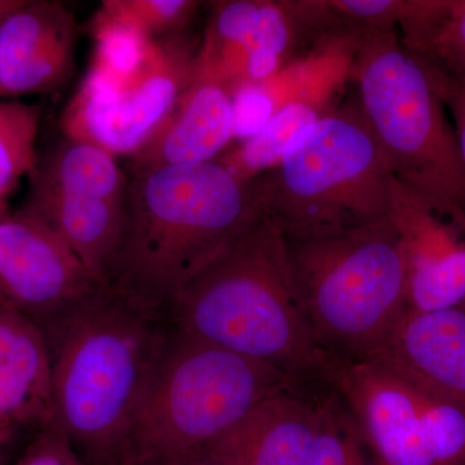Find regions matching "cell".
<instances>
[{"label": "cell", "instance_id": "cell-28", "mask_svg": "<svg viewBox=\"0 0 465 465\" xmlns=\"http://www.w3.org/2000/svg\"><path fill=\"white\" fill-rule=\"evenodd\" d=\"M442 100L454 118L455 134H457L459 150L465 164V90L449 92Z\"/></svg>", "mask_w": 465, "mask_h": 465}, {"label": "cell", "instance_id": "cell-18", "mask_svg": "<svg viewBox=\"0 0 465 465\" xmlns=\"http://www.w3.org/2000/svg\"><path fill=\"white\" fill-rule=\"evenodd\" d=\"M396 30L440 97L465 90V0L399 2Z\"/></svg>", "mask_w": 465, "mask_h": 465}, {"label": "cell", "instance_id": "cell-20", "mask_svg": "<svg viewBox=\"0 0 465 465\" xmlns=\"http://www.w3.org/2000/svg\"><path fill=\"white\" fill-rule=\"evenodd\" d=\"M332 110L316 101L291 100L258 134L223 153L216 162L238 182L249 183L277 166L293 137Z\"/></svg>", "mask_w": 465, "mask_h": 465}, {"label": "cell", "instance_id": "cell-3", "mask_svg": "<svg viewBox=\"0 0 465 465\" xmlns=\"http://www.w3.org/2000/svg\"><path fill=\"white\" fill-rule=\"evenodd\" d=\"M174 329L323 388L321 351L291 273L286 240L265 208L183 291Z\"/></svg>", "mask_w": 465, "mask_h": 465}, {"label": "cell", "instance_id": "cell-23", "mask_svg": "<svg viewBox=\"0 0 465 465\" xmlns=\"http://www.w3.org/2000/svg\"><path fill=\"white\" fill-rule=\"evenodd\" d=\"M307 465H374L353 416L327 387Z\"/></svg>", "mask_w": 465, "mask_h": 465}, {"label": "cell", "instance_id": "cell-25", "mask_svg": "<svg viewBox=\"0 0 465 465\" xmlns=\"http://www.w3.org/2000/svg\"><path fill=\"white\" fill-rule=\"evenodd\" d=\"M234 140L247 142L258 134L278 112L273 94L264 82H243L232 88Z\"/></svg>", "mask_w": 465, "mask_h": 465}, {"label": "cell", "instance_id": "cell-15", "mask_svg": "<svg viewBox=\"0 0 465 465\" xmlns=\"http://www.w3.org/2000/svg\"><path fill=\"white\" fill-rule=\"evenodd\" d=\"M54 421L47 336L30 318L0 307V432H38Z\"/></svg>", "mask_w": 465, "mask_h": 465}, {"label": "cell", "instance_id": "cell-8", "mask_svg": "<svg viewBox=\"0 0 465 465\" xmlns=\"http://www.w3.org/2000/svg\"><path fill=\"white\" fill-rule=\"evenodd\" d=\"M323 384L353 416L374 465H465V407L381 358L321 353Z\"/></svg>", "mask_w": 465, "mask_h": 465}, {"label": "cell", "instance_id": "cell-12", "mask_svg": "<svg viewBox=\"0 0 465 465\" xmlns=\"http://www.w3.org/2000/svg\"><path fill=\"white\" fill-rule=\"evenodd\" d=\"M234 140L231 85L198 61L191 84L142 148L134 173L216 161Z\"/></svg>", "mask_w": 465, "mask_h": 465}, {"label": "cell", "instance_id": "cell-29", "mask_svg": "<svg viewBox=\"0 0 465 465\" xmlns=\"http://www.w3.org/2000/svg\"><path fill=\"white\" fill-rule=\"evenodd\" d=\"M26 5V0H0V26L5 24L8 17H11L15 12L23 8Z\"/></svg>", "mask_w": 465, "mask_h": 465}, {"label": "cell", "instance_id": "cell-2", "mask_svg": "<svg viewBox=\"0 0 465 465\" xmlns=\"http://www.w3.org/2000/svg\"><path fill=\"white\" fill-rule=\"evenodd\" d=\"M262 208L253 183L238 182L216 161L134 173L106 286L170 320L193 278Z\"/></svg>", "mask_w": 465, "mask_h": 465}, {"label": "cell", "instance_id": "cell-24", "mask_svg": "<svg viewBox=\"0 0 465 465\" xmlns=\"http://www.w3.org/2000/svg\"><path fill=\"white\" fill-rule=\"evenodd\" d=\"M200 5L193 0H105L100 9L149 38L158 39L182 34Z\"/></svg>", "mask_w": 465, "mask_h": 465}, {"label": "cell", "instance_id": "cell-16", "mask_svg": "<svg viewBox=\"0 0 465 465\" xmlns=\"http://www.w3.org/2000/svg\"><path fill=\"white\" fill-rule=\"evenodd\" d=\"M374 358L465 407V304L430 312L407 309Z\"/></svg>", "mask_w": 465, "mask_h": 465}, {"label": "cell", "instance_id": "cell-17", "mask_svg": "<svg viewBox=\"0 0 465 465\" xmlns=\"http://www.w3.org/2000/svg\"><path fill=\"white\" fill-rule=\"evenodd\" d=\"M26 210L54 229L97 282L108 284L124 240L127 200L32 193Z\"/></svg>", "mask_w": 465, "mask_h": 465}, {"label": "cell", "instance_id": "cell-9", "mask_svg": "<svg viewBox=\"0 0 465 465\" xmlns=\"http://www.w3.org/2000/svg\"><path fill=\"white\" fill-rule=\"evenodd\" d=\"M198 50L183 34L159 38L142 69L119 85L90 70L64 113L65 137L131 157L191 84Z\"/></svg>", "mask_w": 465, "mask_h": 465}, {"label": "cell", "instance_id": "cell-13", "mask_svg": "<svg viewBox=\"0 0 465 465\" xmlns=\"http://www.w3.org/2000/svg\"><path fill=\"white\" fill-rule=\"evenodd\" d=\"M324 390L296 387L269 397L203 451L223 465H307Z\"/></svg>", "mask_w": 465, "mask_h": 465}, {"label": "cell", "instance_id": "cell-26", "mask_svg": "<svg viewBox=\"0 0 465 465\" xmlns=\"http://www.w3.org/2000/svg\"><path fill=\"white\" fill-rule=\"evenodd\" d=\"M17 465H85L56 424L36 432Z\"/></svg>", "mask_w": 465, "mask_h": 465}, {"label": "cell", "instance_id": "cell-31", "mask_svg": "<svg viewBox=\"0 0 465 465\" xmlns=\"http://www.w3.org/2000/svg\"><path fill=\"white\" fill-rule=\"evenodd\" d=\"M5 202L0 201V220L5 219Z\"/></svg>", "mask_w": 465, "mask_h": 465}, {"label": "cell", "instance_id": "cell-22", "mask_svg": "<svg viewBox=\"0 0 465 465\" xmlns=\"http://www.w3.org/2000/svg\"><path fill=\"white\" fill-rule=\"evenodd\" d=\"M39 109L26 104L0 103V201L38 166Z\"/></svg>", "mask_w": 465, "mask_h": 465}, {"label": "cell", "instance_id": "cell-19", "mask_svg": "<svg viewBox=\"0 0 465 465\" xmlns=\"http://www.w3.org/2000/svg\"><path fill=\"white\" fill-rule=\"evenodd\" d=\"M33 173V193L127 200L130 180L116 163L114 155L94 143L65 137Z\"/></svg>", "mask_w": 465, "mask_h": 465}, {"label": "cell", "instance_id": "cell-1", "mask_svg": "<svg viewBox=\"0 0 465 465\" xmlns=\"http://www.w3.org/2000/svg\"><path fill=\"white\" fill-rule=\"evenodd\" d=\"M173 323L100 286L43 327L50 345L54 423L85 465H119Z\"/></svg>", "mask_w": 465, "mask_h": 465}, {"label": "cell", "instance_id": "cell-4", "mask_svg": "<svg viewBox=\"0 0 465 465\" xmlns=\"http://www.w3.org/2000/svg\"><path fill=\"white\" fill-rule=\"evenodd\" d=\"M284 240L321 353L344 361L378 356L407 311L406 260L390 216Z\"/></svg>", "mask_w": 465, "mask_h": 465}, {"label": "cell", "instance_id": "cell-7", "mask_svg": "<svg viewBox=\"0 0 465 465\" xmlns=\"http://www.w3.org/2000/svg\"><path fill=\"white\" fill-rule=\"evenodd\" d=\"M296 387L309 385L173 326L137 410L125 458L203 451L269 397Z\"/></svg>", "mask_w": 465, "mask_h": 465}, {"label": "cell", "instance_id": "cell-21", "mask_svg": "<svg viewBox=\"0 0 465 465\" xmlns=\"http://www.w3.org/2000/svg\"><path fill=\"white\" fill-rule=\"evenodd\" d=\"M94 39L92 72L99 73L113 84H124L139 72L157 39L127 25L122 21L97 12L92 21Z\"/></svg>", "mask_w": 465, "mask_h": 465}, {"label": "cell", "instance_id": "cell-11", "mask_svg": "<svg viewBox=\"0 0 465 465\" xmlns=\"http://www.w3.org/2000/svg\"><path fill=\"white\" fill-rule=\"evenodd\" d=\"M388 216L406 260L407 309L430 312L464 305L463 232L394 177Z\"/></svg>", "mask_w": 465, "mask_h": 465}, {"label": "cell", "instance_id": "cell-27", "mask_svg": "<svg viewBox=\"0 0 465 465\" xmlns=\"http://www.w3.org/2000/svg\"><path fill=\"white\" fill-rule=\"evenodd\" d=\"M119 465H223L207 452L195 451L186 454L131 455Z\"/></svg>", "mask_w": 465, "mask_h": 465}, {"label": "cell", "instance_id": "cell-5", "mask_svg": "<svg viewBox=\"0 0 465 465\" xmlns=\"http://www.w3.org/2000/svg\"><path fill=\"white\" fill-rule=\"evenodd\" d=\"M357 100L391 173L465 234V164L446 106L396 29L360 26Z\"/></svg>", "mask_w": 465, "mask_h": 465}, {"label": "cell", "instance_id": "cell-14", "mask_svg": "<svg viewBox=\"0 0 465 465\" xmlns=\"http://www.w3.org/2000/svg\"><path fill=\"white\" fill-rule=\"evenodd\" d=\"M76 25L58 2H26L0 26V94L58 87L72 70Z\"/></svg>", "mask_w": 465, "mask_h": 465}, {"label": "cell", "instance_id": "cell-10", "mask_svg": "<svg viewBox=\"0 0 465 465\" xmlns=\"http://www.w3.org/2000/svg\"><path fill=\"white\" fill-rule=\"evenodd\" d=\"M104 286L29 210L0 220V307L39 326Z\"/></svg>", "mask_w": 465, "mask_h": 465}, {"label": "cell", "instance_id": "cell-6", "mask_svg": "<svg viewBox=\"0 0 465 465\" xmlns=\"http://www.w3.org/2000/svg\"><path fill=\"white\" fill-rule=\"evenodd\" d=\"M393 174L357 97L293 137L252 180L284 238L342 231L388 216Z\"/></svg>", "mask_w": 465, "mask_h": 465}, {"label": "cell", "instance_id": "cell-30", "mask_svg": "<svg viewBox=\"0 0 465 465\" xmlns=\"http://www.w3.org/2000/svg\"><path fill=\"white\" fill-rule=\"evenodd\" d=\"M9 439H11V434L0 432V449L8 442Z\"/></svg>", "mask_w": 465, "mask_h": 465}]
</instances>
